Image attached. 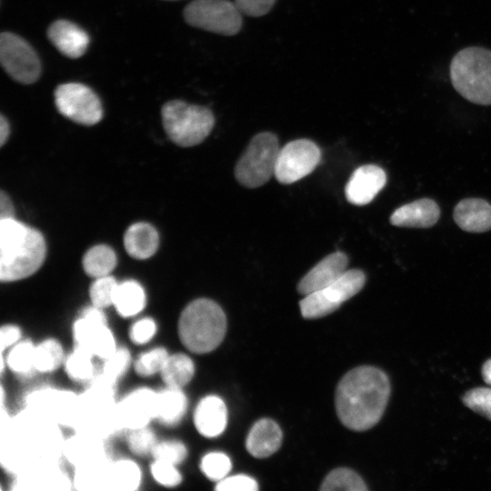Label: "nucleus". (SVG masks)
I'll use <instances>...</instances> for the list:
<instances>
[{"label": "nucleus", "instance_id": "1", "mask_svg": "<svg viewBox=\"0 0 491 491\" xmlns=\"http://www.w3.org/2000/svg\"><path fill=\"white\" fill-rule=\"evenodd\" d=\"M65 440L49 418L25 407L11 416L1 406L0 462L14 476L60 464Z\"/></svg>", "mask_w": 491, "mask_h": 491}, {"label": "nucleus", "instance_id": "2", "mask_svg": "<svg viewBox=\"0 0 491 491\" xmlns=\"http://www.w3.org/2000/svg\"><path fill=\"white\" fill-rule=\"evenodd\" d=\"M385 372L362 366L347 372L336 390V409L341 423L354 431H365L381 419L390 396Z\"/></svg>", "mask_w": 491, "mask_h": 491}, {"label": "nucleus", "instance_id": "3", "mask_svg": "<svg viewBox=\"0 0 491 491\" xmlns=\"http://www.w3.org/2000/svg\"><path fill=\"white\" fill-rule=\"evenodd\" d=\"M46 246L43 235L15 217L0 219V280L4 283L32 276L43 265Z\"/></svg>", "mask_w": 491, "mask_h": 491}, {"label": "nucleus", "instance_id": "4", "mask_svg": "<svg viewBox=\"0 0 491 491\" xmlns=\"http://www.w3.org/2000/svg\"><path fill=\"white\" fill-rule=\"evenodd\" d=\"M116 382L101 373L97 374L81 394H78V406L75 431L88 433L103 439L122 431L115 399Z\"/></svg>", "mask_w": 491, "mask_h": 491}, {"label": "nucleus", "instance_id": "5", "mask_svg": "<svg viewBox=\"0 0 491 491\" xmlns=\"http://www.w3.org/2000/svg\"><path fill=\"white\" fill-rule=\"evenodd\" d=\"M178 336L191 352L205 354L215 349L226 330L224 311L215 301L197 298L182 311L178 320Z\"/></svg>", "mask_w": 491, "mask_h": 491}, {"label": "nucleus", "instance_id": "6", "mask_svg": "<svg viewBox=\"0 0 491 491\" xmlns=\"http://www.w3.org/2000/svg\"><path fill=\"white\" fill-rule=\"evenodd\" d=\"M450 80L456 91L471 103L491 105V50L468 46L451 60Z\"/></svg>", "mask_w": 491, "mask_h": 491}, {"label": "nucleus", "instance_id": "7", "mask_svg": "<svg viewBox=\"0 0 491 491\" xmlns=\"http://www.w3.org/2000/svg\"><path fill=\"white\" fill-rule=\"evenodd\" d=\"M161 115L167 136L182 147L202 143L215 125V116L210 109L181 100L165 103Z\"/></svg>", "mask_w": 491, "mask_h": 491}, {"label": "nucleus", "instance_id": "8", "mask_svg": "<svg viewBox=\"0 0 491 491\" xmlns=\"http://www.w3.org/2000/svg\"><path fill=\"white\" fill-rule=\"evenodd\" d=\"M279 149L275 134L262 132L254 135L235 167L238 183L247 188L265 185L275 175Z\"/></svg>", "mask_w": 491, "mask_h": 491}, {"label": "nucleus", "instance_id": "9", "mask_svg": "<svg viewBox=\"0 0 491 491\" xmlns=\"http://www.w3.org/2000/svg\"><path fill=\"white\" fill-rule=\"evenodd\" d=\"M366 283V275L359 269L346 270L329 286L305 296L299 303L305 318L315 319L336 310L344 302L356 295Z\"/></svg>", "mask_w": 491, "mask_h": 491}, {"label": "nucleus", "instance_id": "10", "mask_svg": "<svg viewBox=\"0 0 491 491\" xmlns=\"http://www.w3.org/2000/svg\"><path fill=\"white\" fill-rule=\"evenodd\" d=\"M241 14L235 3L229 0H195L184 9L188 25L226 36L241 30Z\"/></svg>", "mask_w": 491, "mask_h": 491}, {"label": "nucleus", "instance_id": "11", "mask_svg": "<svg viewBox=\"0 0 491 491\" xmlns=\"http://www.w3.org/2000/svg\"><path fill=\"white\" fill-rule=\"evenodd\" d=\"M73 338L75 346L102 360L106 359L118 347L103 309L93 305L85 306L75 320Z\"/></svg>", "mask_w": 491, "mask_h": 491}, {"label": "nucleus", "instance_id": "12", "mask_svg": "<svg viewBox=\"0 0 491 491\" xmlns=\"http://www.w3.org/2000/svg\"><path fill=\"white\" fill-rule=\"evenodd\" d=\"M55 103L65 117L84 125L97 124L103 117V108L97 95L80 83H66L55 90Z\"/></svg>", "mask_w": 491, "mask_h": 491}, {"label": "nucleus", "instance_id": "13", "mask_svg": "<svg viewBox=\"0 0 491 491\" xmlns=\"http://www.w3.org/2000/svg\"><path fill=\"white\" fill-rule=\"evenodd\" d=\"M321 160V150L312 140H293L279 149L275 176L283 185L293 184L311 174Z\"/></svg>", "mask_w": 491, "mask_h": 491}, {"label": "nucleus", "instance_id": "14", "mask_svg": "<svg viewBox=\"0 0 491 491\" xmlns=\"http://www.w3.org/2000/svg\"><path fill=\"white\" fill-rule=\"evenodd\" d=\"M0 61L5 71L15 81L33 84L40 76L41 64L35 51L22 37L3 32L0 35Z\"/></svg>", "mask_w": 491, "mask_h": 491}, {"label": "nucleus", "instance_id": "15", "mask_svg": "<svg viewBox=\"0 0 491 491\" xmlns=\"http://www.w3.org/2000/svg\"><path fill=\"white\" fill-rule=\"evenodd\" d=\"M78 406V394L65 389L43 386L29 392L25 407L35 411L61 426L74 428Z\"/></svg>", "mask_w": 491, "mask_h": 491}, {"label": "nucleus", "instance_id": "16", "mask_svg": "<svg viewBox=\"0 0 491 491\" xmlns=\"http://www.w3.org/2000/svg\"><path fill=\"white\" fill-rule=\"evenodd\" d=\"M156 393L148 387H139L117 401V416L122 430L147 426L155 419Z\"/></svg>", "mask_w": 491, "mask_h": 491}, {"label": "nucleus", "instance_id": "17", "mask_svg": "<svg viewBox=\"0 0 491 491\" xmlns=\"http://www.w3.org/2000/svg\"><path fill=\"white\" fill-rule=\"evenodd\" d=\"M386 183L385 171L376 165H365L356 168L345 187L347 201L356 205L369 204Z\"/></svg>", "mask_w": 491, "mask_h": 491}, {"label": "nucleus", "instance_id": "18", "mask_svg": "<svg viewBox=\"0 0 491 491\" xmlns=\"http://www.w3.org/2000/svg\"><path fill=\"white\" fill-rule=\"evenodd\" d=\"M348 257L343 252H334L313 266L299 281L297 291L306 296L329 286L347 270Z\"/></svg>", "mask_w": 491, "mask_h": 491}, {"label": "nucleus", "instance_id": "19", "mask_svg": "<svg viewBox=\"0 0 491 491\" xmlns=\"http://www.w3.org/2000/svg\"><path fill=\"white\" fill-rule=\"evenodd\" d=\"M73 480L60 464L36 468L15 476L13 490H70Z\"/></svg>", "mask_w": 491, "mask_h": 491}, {"label": "nucleus", "instance_id": "20", "mask_svg": "<svg viewBox=\"0 0 491 491\" xmlns=\"http://www.w3.org/2000/svg\"><path fill=\"white\" fill-rule=\"evenodd\" d=\"M105 441L96 436L75 431L65 440L64 457L74 467L109 457Z\"/></svg>", "mask_w": 491, "mask_h": 491}, {"label": "nucleus", "instance_id": "21", "mask_svg": "<svg viewBox=\"0 0 491 491\" xmlns=\"http://www.w3.org/2000/svg\"><path fill=\"white\" fill-rule=\"evenodd\" d=\"M47 36L53 45L69 58L82 56L89 44L86 32L67 20H57L52 23L47 29Z\"/></svg>", "mask_w": 491, "mask_h": 491}, {"label": "nucleus", "instance_id": "22", "mask_svg": "<svg viewBox=\"0 0 491 491\" xmlns=\"http://www.w3.org/2000/svg\"><path fill=\"white\" fill-rule=\"evenodd\" d=\"M194 423L198 433L212 438L220 436L226 427L227 409L217 396H206L197 404L194 412Z\"/></svg>", "mask_w": 491, "mask_h": 491}, {"label": "nucleus", "instance_id": "23", "mask_svg": "<svg viewBox=\"0 0 491 491\" xmlns=\"http://www.w3.org/2000/svg\"><path fill=\"white\" fill-rule=\"evenodd\" d=\"M440 209L429 198H422L401 205L390 216V223L400 227L427 228L439 219Z\"/></svg>", "mask_w": 491, "mask_h": 491}, {"label": "nucleus", "instance_id": "24", "mask_svg": "<svg viewBox=\"0 0 491 491\" xmlns=\"http://www.w3.org/2000/svg\"><path fill=\"white\" fill-rule=\"evenodd\" d=\"M454 220L466 232L483 233L491 229V205L484 199L461 200L454 209Z\"/></svg>", "mask_w": 491, "mask_h": 491}, {"label": "nucleus", "instance_id": "25", "mask_svg": "<svg viewBox=\"0 0 491 491\" xmlns=\"http://www.w3.org/2000/svg\"><path fill=\"white\" fill-rule=\"evenodd\" d=\"M282 436V431L275 421L263 418L256 421L251 427L246 440V446L253 456L265 458L278 450Z\"/></svg>", "mask_w": 491, "mask_h": 491}, {"label": "nucleus", "instance_id": "26", "mask_svg": "<svg viewBox=\"0 0 491 491\" xmlns=\"http://www.w3.org/2000/svg\"><path fill=\"white\" fill-rule=\"evenodd\" d=\"M159 236L155 228L148 223L131 225L124 235V246L127 254L135 259L151 257L157 250Z\"/></svg>", "mask_w": 491, "mask_h": 491}, {"label": "nucleus", "instance_id": "27", "mask_svg": "<svg viewBox=\"0 0 491 491\" xmlns=\"http://www.w3.org/2000/svg\"><path fill=\"white\" fill-rule=\"evenodd\" d=\"M112 459L106 457L75 467L73 486L80 491L110 490Z\"/></svg>", "mask_w": 491, "mask_h": 491}, {"label": "nucleus", "instance_id": "28", "mask_svg": "<svg viewBox=\"0 0 491 491\" xmlns=\"http://www.w3.org/2000/svg\"><path fill=\"white\" fill-rule=\"evenodd\" d=\"M187 409V398L182 388L165 386L156 393L155 419L165 426H175Z\"/></svg>", "mask_w": 491, "mask_h": 491}, {"label": "nucleus", "instance_id": "29", "mask_svg": "<svg viewBox=\"0 0 491 491\" xmlns=\"http://www.w3.org/2000/svg\"><path fill=\"white\" fill-rule=\"evenodd\" d=\"M146 305L144 287L135 280L118 283L113 306L122 317H132L140 314Z\"/></svg>", "mask_w": 491, "mask_h": 491}, {"label": "nucleus", "instance_id": "30", "mask_svg": "<svg viewBox=\"0 0 491 491\" xmlns=\"http://www.w3.org/2000/svg\"><path fill=\"white\" fill-rule=\"evenodd\" d=\"M195 375V365L192 359L182 353L168 356L160 372L165 386L182 388L187 385Z\"/></svg>", "mask_w": 491, "mask_h": 491}, {"label": "nucleus", "instance_id": "31", "mask_svg": "<svg viewBox=\"0 0 491 491\" xmlns=\"http://www.w3.org/2000/svg\"><path fill=\"white\" fill-rule=\"evenodd\" d=\"M142 472L139 466L128 458L112 460L110 469V490L134 491L139 488Z\"/></svg>", "mask_w": 491, "mask_h": 491}, {"label": "nucleus", "instance_id": "32", "mask_svg": "<svg viewBox=\"0 0 491 491\" xmlns=\"http://www.w3.org/2000/svg\"><path fill=\"white\" fill-rule=\"evenodd\" d=\"M117 263L115 251L106 245H96L88 249L83 256L85 273L93 277L109 276Z\"/></svg>", "mask_w": 491, "mask_h": 491}, {"label": "nucleus", "instance_id": "33", "mask_svg": "<svg viewBox=\"0 0 491 491\" xmlns=\"http://www.w3.org/2000/svg\"><path fill=\"white\" fill-rule=\"evenodd\" d=\"M35 345L30 340H20L9 348L5 358L1 357V371L5 366L15 374L26 376L35 371ZM36 372V371H35Z\"/></svg>", "mask_w": 491, "mask_h": 491}, {"label": "nucleus", "instance_id": "34", "mask_svg": "<svg viewBox=\"0 0 491 491\" xmlns=\"http://www.w3.org/2000/svg\"><path fill=\"white\" fill-rule=\"evenodd\" d=\"M94 357L86 350L75 346L63 364L66 375L75 382L88 384L97 375Z\"/></svg>", "mask_w": 491, "mask_h": 491}, {"label": "nucleus", "instance_id": "35", "mask_svg": "<svg viewBox=\"0 0 491 491\" xmlns=\"http://www.w3.org/2000/svg\"><path fill=\"white\" fill-rule=\"evenodd\" d=\"M62 345L55 338H47L35 348V366L39 373H50L56 370L65 361Z\"/></svg>", "mask_w": 491, "mask_h": 491}, {"label": "nucleus", "instance_id": "36", "mask_svg": "<svg viewBox=\"0 0 491 491\" xmlns=\"http://www.w3.org/2000/svg\"><path fill=\"white\" fill-rule=\"evenodd\" d=\"M320 490L366 491L367 486L358 474L343 467L332 470L322 482Z\"/></svg>", "mask_w": 491, "mask_h": 491}, {"label": "nucleus", "instance_id": "37", "mask_svg": "<svg viewBox=\"0 0 491 491\" xmlns=\"http://www.w3.org/2000/svg\"><path fill=\"white\" fill-rule=\"evenodd\" d=\"M169 353L164 347H155L139 355L134 362V369L138 376H151L160 374Z\"/></svg>", "mask_w": 491, "mask_h": 491}, {"label": "nucleus", "instance_id": "38", "mask_svg": "<svg viewBox=\"0 0 491 491\" xmlns=\"http://www.w3.org/2000/svg\"><path fill=\"white\" fill-rule=\"evenodd\" d=\"M117 286L118 282L110 275L95 278L89 288L92 305L102 309L113 306Z\"/></svg>", "mask_w": 491, "mask_h": 491}, {"label": "nucleus", "instance_id": "39", "mask_svg": "<svg viewBox=\"0 0 491 491\" xmlns=\"http://www.w3.org/2000/svg\"><path fill=\"white\" fill-rule=\"evenodd\" d=\"M231 466L229 457L222 452H209L202 457L200 462L203 474L210 480L216 482L226 476Z\"/></svg>", "mask_w": 491, "mask_h": 491}, {"label": "nucleus", "instance_id": "40", "mask_svg": "<svg viewBox=\"0 0 491 491\" xmlns=\"http://www.w3.org/2000/svg\"><path fill=\"white\" fill-rule=\"evenodd\" d=\"M101 374L117 382L131 366V355L125 347H117L106 359L103 360Z\"/></svg>", "mask_w": 491, "mask_h": 491}, {"label": "nucleus", "instance_id": "41", "mask_svg": "<svg viewBox=\"0 0 491 491\" xmlns=\"http://www.w3.org/2000/svg\"><path fill=\"white\" fill-rule=\"evenodd\" d=\"M127 446L129 450L136 456L152 454L157 443L154 431L147 426L128 431Z\"/></svg>", "mask_w": 491, "mask_h": 491}, {"label": "nucleus", "instance_id": "42", "mask_svg": "<svg viewBox=\"0 0 491 491\" xmlns=\"http://www.w3.org/2000/svg\"><path fill=\"white\" fill-rule=\"evenodd\" d=\"M151 455L154 459L177 466L187 456V449L182 442L177 440L157 441Z\"/></svg>", "mask_w": 491, "mask_h": 491}, {"label": "nucleus", "instance_id": "43", "mask_svg": "<svg viewBox=\"0 0 491 491\" xmlns=\"http://www.w3.org/2000/svg\"><path fill=\"white\" fill-rule=\"evenodd\" d=\"M465 406L491 420V387H476L463 396Z\"/></svg>", "mask_w": 491, "mask_h": 491}, {"label": "nucleus", "instance_id": "44", "mask_svg": "<svg viewBox=\"0 0 491 491\" xmlns=\"http://www.w3.org/2000/svg\"><path fill=\"white\" fill-rule=\"evenodd\" d=\"M150 473L154 480L165 487H175L182 481V475L176 466L165 461L154 459Z\"/></svg>", "mask_w": 491, "mask_h": 491}, {"label": "nucleus", "instance_id": "45", "mask_svg": "<svg viewBox=\"0 0 491 491\" xmlns=\"http://www.w3.org/2000/svg\"><path fill=\"white\" fill-rule=\"evenodd\" d=\"M156 332V322L151 317H142L131 326L129 338L134 344L141 346L150 342Z\"/></svg>", "mask_w": 491, "mask_h": 491}, {"label": "nucleus", "instance_id": "46", "mask_svg": "<svg viewBox=\"0 0 491 491\" xmlns=\"http://www.w3.org/2000/svg\"><path fill=\"white\" fill-rule=\"evenodd\" d=\"M217 491H256V481L246 475H235L218 481L215 487Z\"/></svg>", "mask_w": 491, "mask_h": 491}, {"label": "nucleus", "instance_id": "47", "mask_svg": "<svg viewBox=\"0 0 491 491\" xmlns=\"http://www.w3.org/2000/svg\"><path fill=\"white\" fill-rule=\"evenodd\" d=\"M276 0H235L240 12L246 15L258 17L267 14Z\"/></svg>", "mask_w": 491, "mask_h": 491}, {"label": "nucleus", "instance_id": "48", "mask_svg": "<svg viewBox=\"0 0 491 491\" xmlns=\"http://www.w3.org/2000/svg\"><path fill=\"white\" fill-rule=\"evenodd\" d=\"M22 331L15 325H4L0 329L1 353L21 340Z\"/></svg>", "mask_w": 491, "mask_h": 491}, {"label": "nucleus", "instance_id": "49", "mask_svg": "<svg viewBox=\"0 0 491 491\" xmlns=\"http://www.w3.org/2000/svg\"><path fill=\"white\" fill-rule=\"evenodd\" d=\"M15 217V209L13 203L4 191L0 193V219Z\"/></svg>", "mask_w": 491, "mask_h": 491}, {"label": "nucleus", "instance_id": "50", "mask_svg": "<svg viewBox=\"0 0 491 491\" xmlns=\"http://www.w3.org/2000/svg\"><path fill=\"white\" fill-rule=\"evenodd\" d=\"M10 133L9 124L6 118L0 115V145H4Z\"/></svg>", "mask_w": 491, "mask_h": 491}, {"label": "nucleus", "instance_id": "51", "mask_svg": "<svg viewBox=\"0 0 491 491\" xmlns=\"http://www.w3.org/2000/svg\"><path fill=\"white\" fill-rule=\"evenodd\" d=\"M481 372L484 381L491 386V359L484 363Z\"/></svg>", "mask_w": 491, "mask_h": 491}, {"label": "nucleus", "instance_id": "52", "mask_svg": "<svg viewBox=\"0 0 491 491\" xmlns=\"http://www.w3.org/2000/svg\"><path fill=\"white\" fill-rule=\"evenodd\" d=\"M171 1H174V0H171Z\"/></svg>", "mask_w": 491, "mask_h": 491}]
</instances>
